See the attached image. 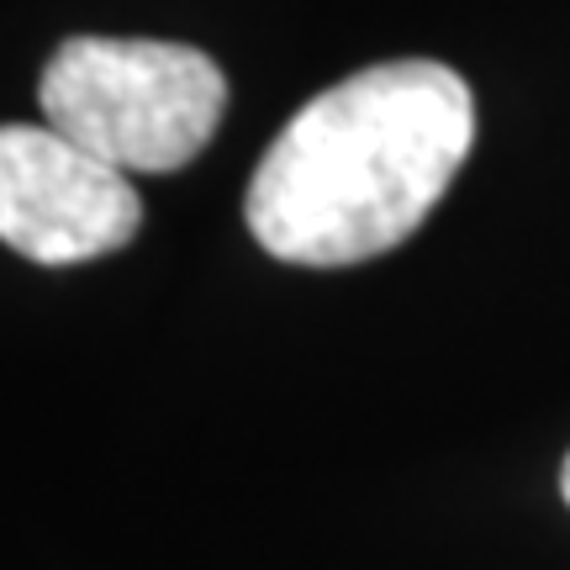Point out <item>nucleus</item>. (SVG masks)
Here are the masks:
<instances>
[{
	"mask_svg": "<svg viewBox=\"0 0 570 570\" xmlns=\"http://www.w3.org/2000/svg\"><path fill=\"white\" fill-rule=\"evenodd\" d=\"M470 148L475 96L449 63H370L275 132L254 164L244 223L281 265H365L428 223Z\"/></svg>",
	"mask_w": 570,
	"mask_h": 570,
	"instance_id": "nucleus-1",
	"label": "nucleus"
},
{
	"mask_svg": "<svg viewBox=\"0 0 570 570\" xmlns=\"http://www.w3.org/2000/svg\"><path fill=\"white\" fill-rule=\"evenodd\" d=\"M48 127L122 175H175L202 154L227 111L223 63L159 38H63L42 63Z\"/></svg>",
	"mask_w": 570,
	"mask_h": 570,
	"instance_id": "nucleus-2",
	"label": "nucleus"
},
{
	"mask_svg": "<svg viewBox=\"0 0 570 570\" xmlns=\"http://www.w3.org/2000/svg\"><path fill=\"white\" fill-rule=\"evenodd\" d=\"M142 202L122 169L48 122H0V244L32 265H85L138 238Z\"/></svg>",
	"mask_w": 570,
	"mask_h": 570,
	"instance_id": "nucleus-3",
	"label": "nucleus"
},
{
	"mask_svg": "<svg viewBox=\"0 0 570 570\" xmlns=\"http://www.w3.org/2000/svg\"><path fill=\"white\" fill-rule=\"evenodd\" d=\"M560 497H566V508H570V454H566V465H560Z\"/></svg>",
	"mask_w": 570,
	"mask_h": 570,
	"instance_id": "nucleus-4",
	"label": "nucleus"
}]
</instances>
